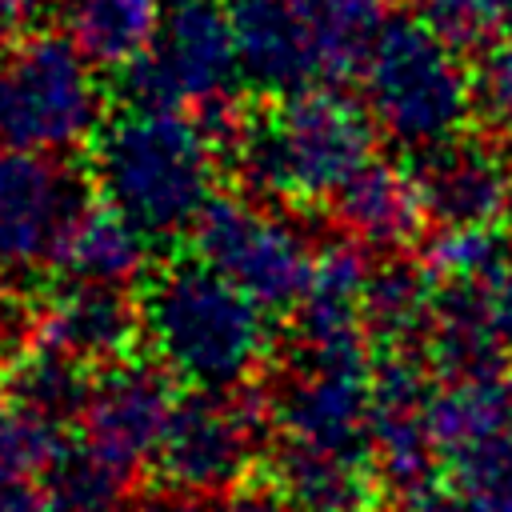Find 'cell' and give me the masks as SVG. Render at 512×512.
<instances>
[{"label": "cell", "instance_id": "obj_18", "mask_svg": "<svg viewBox=\"0 0 512 512\" xmlns=\"http://www.w3.org/2000/svg\"><path fill=\"white\" fill-rule=\"evenodd\" d=\"M432 312H436V276L424 268V260L416 264V260H404V252H396V256H384L380 268H372L360 320L376 356H388V352L424 356Z\"/></svg>", "mask_w": 512, "mask_h": 512}, {"label": "cell", "instance_id": "obj_31", "mask_svg": "<svg viewBox=\"0 0 512 512\" xmlns=\"http://www.w3.org/2000/svg\"><path fill=\"white\" fill-rule=\"evenodd\" d=\"M224 512H296L272 484H260V488H240L228 496Z\"/></svg>", "mask_w": 512, "mask_h": 512}, {"label": "cell", "instance_id": "obj_21", "mask_svg": "<svg viewBox=\"0 0 512 512\" xmlns=\"http://www.w3.org/2000/svg\"><path fill=\"white\" fill-rule=\"evenodd\" d=\"M168 0H64V32L96 64L128 72L156 40Z\"/></svg>", "mask_w": 512, "mask_h": 512}, {"label": "cell", "instance_id": "obj_30", "mask_svg": "<svg viewBox=\"0 0 512 512\" xmlns=\"http://www.w3.org/2000/svg\"><path fill=\"white\" fill-rule=\"evenodd\" d=\"M48 0H0V44H12L28 36V28L40 20Z\"/></svg>", "mask_w": 512, "mask_h": 512}, {"label": "cell", "instance_id": "obj_14", "mask_svg": "<svg viewBox=\"0 0 512 512\" xmlns=\"http://www.w3.org/2000/svg\"><path fill=\"white\" fill-rule=\"evenodd\" d=\"M428 224H512V160L484 140H448L416 168Z\"/></svg>", "mask_w": 512, "mask_h": 512}, {"label": "cell", "instance_id": "obj_2", "mask_svg": "<svg viewBox=\"0 0 512 512\" xmlns=\"http://www.w3.org/2000/svg\"><path fill=\"white\" fill-rule=\"evenodd\" d=\"M140 324L152 360L188 388H244L272 356L268 308L200 256L148 276Z\"/></svg>", "mask_w": 512, "mask_h": 512}, {"label": "cell", "instance_id": "obj_1", "mask_svg": "<svg viewBox=\"0 0 512 512\" xmlns=\"http://www.w3.org/2000/svg\"><path fill=\"white\" fill-rule=\"evenodd\" d=\"M220 128L188 108L132 100L92 140L100 200L120 208L148 240L192 236L220 184Z\"/></svg>", "mask_w": 512, "mask_h": 512}, {"label": "cell", "instance_id": "obj_6", "mask_svg": "<svg viewBox=\"0 0 512 512\" xmlns=\"http://www.w3.org/2000/svg\"><path fill=\"white\" fill-rule=\"evenodd\" d=\"M240 52L228 0H168L152 48L128 68V92L144 104H168L208 116L216 128L232 116L240 88Z\"/></svg>", "mask_w": 512, "mask_h": 512}, {"label": "cell", "instance_id": "obj_22", "mask_svg": "<svg viewBox=\"0 0 512 512\" xmlns=\"http://www.w3.org/2000/svg\"><path fill=\"white\" fill-rule=\"evenodd\" d=\"M92 380L96 376H92V368L84 360L36 340L32 348H24L12 360L0 396H8L16 404H28V408H36V412H44V416H52V420L72 428L84 416Z\"/></svg>", "mask_w": 512, "mask_h": 512}, {"label": "cell", "instance_id": "obj_28", "mask_svg": "<svg viewBox=\"0 0 512 512\" xmlns=\"http://www.w3.org/2000/svg\"><path fill=\"white\" fill-rule=\"evenodd\" d=\"M0 512H56V504L32 472L0 464Z\"/></svg>", "mask_w": 512, "mask_h": 512}, {"label": "cell", "instance_id": "obj_7", "mask_svg": "<svg viewBox=\"0 0 512 512\" xmlns=\"http://www.w3.org/2000/svg\"><path fill=\"white\" fill-rule=\"evenodd\" d=\"M316 240L288 220L284 204L216 192L192 228V252L236 280L268 312H292L308 288Z\"/></svg>", "mask_w": 512, "mask_h": 512}, {"label": "cell", "instance_id": "obj_9", "mask_svg": "<svg viewBox=\"0 0 512 512\" xmlns=\"http://www.w3.org/2000/svg\"><path fill=\"white\" fill-rule=\"evenodd\" d=\"M440 472L488 512H512V384L508 376L440 380L432 396Z\"/></svg>", "mask_w": 512, "mask_h": 512}, {"label": "cell", "instance_id": "obj_15", "mask_svg": "<svg viewBox=\"0 0 512 512\" xmlns=\"http://www.w3.org/2000/svg\"><path fill=\"white\" fill-rule=\"evenodd\" d=\"M244 84L280 96L308 84H332L320 40L296 0H228Z\"/></svg>", "mask_w": 512, "mask_h": 512}, {"label": "cell", "instance_id": "obj_3", "mask_svg": "<svg viewBox=\"0 0 512 512\" xmlns=\"http://www.w3.org/2000/svg\"><path fill=\"white\" fill-rule=\"evenodd\" d=\"M228 144L248 196L316 204L332 200V192L376 156V124L364 104L328 84H308L272 96L260 116L236 120Z\"/></svg>", "mask_w": 512, "mask_h": 512}, {"label": "cell", "instance_id": "obj_12", "mask_svg": "<svg viewBox=\"0 0 512 512\" xmlns=\"http://www.w3.org/2000/svg\"><path fill=\"white\" fill-rule=\"evenodd\" d=\"M424 356L388 352L372 368V460L380 484L400 496L432 488L440 452L432 436V396Z\"/></svg>", "mask_w": 512, "mask_h": 512}, {"label": "cell", "instance_id": "obj_19", "mask_svg": "<svg viewBox=\"0 0 512 512\" xmlns=\"http://www.w3.org/2000/svg\"><path fill=\"white\" fill-rule=\"evenodd\" d=\"M372 264L368 248L352 236H332L316 248L308 288L300 304L292 308V336L312 340H340V336H364V288H368Z\"/></svg>", "mask_w": 512, "mask_h": 512}, {"label": "cell", "instance_id": "obj_32", "mask_svg": "<svg viewBox=\"0 0 512 512\" xmlns=\"http://www.w3.org/2000/svg\"><path fill=\"white\" fill-rule=\"evenodd\" d=\"M24 328H32V312L24 316V312H20V304H16V296L0 284V348L16 344Z\"/></svg>", "mask_w": 512, "mask_h": 512}, {"label": "cell", "instance_id": "obj_17", "mask_svg": "<svg viewBox=\"0 0 512 512\" xmlns=\"http://www.w3.org/2000/svg\"><path fill=\"white\" fill-rule=\"evenodd\" d=\"M272 488L296 512H372L376 504V464L300 448L288 440H268L264 448Z\"/></svg>", "mask_w": 512, "mask_h": 512}, {"label": "cell", "instance_id": "obj_27", "mask_svg": "<svg viewBox=\"0 0 512 512\" xmlns=\"http://www.w3.org/2000/svg\"><path fill=\"white\" fill-rule=\"evenodd\" d=\"M124 512H216V508H212V496L160 480L144 492H132Z\"/></svg>", "mask_w": 512, "mask_h": 512}, {"label": "cell", "instance_id": "obj_33", "mask_svg": "<svg viewBox=\"0 0 512 512\" xmlns=\"http://www.w3.org/2000/svg\"><path fill=\"white\" fill-rule=\"evenodd\" d=\"M508 384H512V364H508Z\"/></svg>", "mask_w": 512, "mask_h": 512}, {"label": "cell", "instance_id": "obj_8", "mask_svg": "<svg viewBox=\"0 0 512 512\" xmlns=\"http://www.w3.org/2000/svg\"><path fill=\"white\" fill-rule=\"evenodd\" d=\"M264 388H188L152 456L160 480L224 496L236 492L256 456L268 448Z\"/></svg>", "mask_w": 512, "mask_h": 512}, {"label": "cell", "instance_id": "obj_23", "mask_svg": "<svg viewBox=\"0 0 512 512\" xmlns=\"http://www.w3.org/2000/svg\"><path fill=\"white\" fill-rule=\"evenodd\" d=\"M44 476L56 512H124L132 500V472L88 444H72Z\"/></svg>", "mask_w": 512, "mask_h": 512}, {"label": "cell", "instance_id": "obj_11", "mask_svg": "<svg viewBox=\"0 0 512 512\" xmlns=\"http://www.w3.org/2000/svg\"><path fill=\"white\" fill-rule=\"evenodd\" d=\"M176 384L180 380L160 360L124 356L116 364H104L80 416L84 444L136 476L164 440V428L180 400Z\"/></svg>", "mask_w": 512, "mask_h": 512}, {"label": "cell", "instance_id": "obj_25", "mask_svg": "<svg viewBox=\"0 0 512 512\" xmlns=\"http://www.w3.org/2000/svg\"><path fill=\"white\" fill-rule=\"evenodd\" d=\"M68 432H72L68 424L0 396V464L32 472V476L48 472L72 448Z\"/></svg>", "mask_w": 512, "mask_h": 512}, {"label": "cell", "instance_id": "obj_13", "mask_svg": "<svg viewBox=\"0 0 512 512\" xmlns=\"http://www.w3.org/2000/svg\"><path fill=\"white\" fill-rule=\"evenodd\" d=\"M32 340L52 344L88 368L116 364L132 356V344L144 340L140 300L124 284L96 280H60L32 308Z\"/></svg>", "mask_w": 512, "mask_h": 512}, {"label": "cell", "instance_id": "obj_24", "mask_svg": "<svg viewBox=\"0 0 512 512\" xmlns=\"http://www.w3.org/2000/svg\"><path fill=\"white\" fill-rule=\"evenodd\" d=\"M296 4L320 40L328 80H340L360 68V56L372 32L384 24V8H388V0H296Z\"/></svg>", "mask_w": 512, "mask_h": 512}, {"label": "cell", "instance_id": "obj_20", "mask_svg": "<svg viewBox=\"0 0 512 512\" xmlns=\"http://www.w3.org/2000/svg\"><path fill=\"white\" fill-rule=\"evenodd\" d=\"M152 240L108 200H88L68 224L52 268L68 280L124 284L132 288L148 268Z\"/></svg>", "mask_w": 512, "mask_h": 512}, {"label": "cell", "instance_id": "obj_16", "mask_svg": "<svg viewBox=\"0 0 512 512\" xmlns=\"http://www.w3.org/2000/svg\"><path fill=\"white\" fill-rule=\"evenodd\" d=\"M328 212L344 236H352L356 244H364L368 252H380V256L416 248V240L428 224L416 168H400V164L376 160V156L332 192Z\"/></svg>", "mask_w": 512, "mask_h": 512}, {"label": "cell", "instance_id": "obj_26", "mask_svg": "<svg viewBox=\"0 0 512 512\" xmlns=\"http://www.w3.org/2000/svg\"><path fill=\"white\" fill-rule=\"evenodd\" d=\"M424 20L460 52H492L512 36V0H424Z\"/></svg>", "mask_w": 512, "mask_h": 512}, {"label": "cell", "instance_id": "obj_29", "mask_svg": "<svg viewBox=\"0 0 512 512\" xmlns=\"http://www.w3.org/2000/svg\"><path fill=\"white\" fill-rule=\"evenodd\" d=\"M404 512H488L480 508L472 496H464L460 488H420L412 496H404Z\"/></svg>", "mask_w": 512, "mask_h": 512}, {"label": "cell", "instance_id": "obj_5", "mask_svg": "<svg viewBox=\"0 0 512 512\" xmlns=\"http://www.w3.org/2000/svg\"><path fill=\"white\" fill-rule=\"evenodd\" d=\"M104 92L72 36L28 32L0 52V148L72 152L96 140Z\"/></svg>", "mask_w": 512, "mask_h": 512}, {"label": "cell", "instance_id": "obj_4", "mask_svg": "<svg viewBox=\"0 0 512 512\" xmlns=\"http://www.w3.org/2000/svg\"><path fill=\"white\" fill-rule=\"evenodd\" d=\"M356 80L376 132L416 156L464 136L476 112V80L464 52L424 16H384L360 56Z\"/></svg>", "mask_w": 512, "mask_h": 512}, {"label": "cell", "instance_id": "obj_10", "mask_svg": "<svg viewBox=\"0 0 512 512\" xmlns=\"http://www.w3.org/2000/svg\"><path fill=\"white\" fill-rule=\"evenodd\" d=\"M84 204V180L60 152L0 148V272L24 276L52 268L56 248Z\"/></svg>", "mask_w": 512, "mask_h": 512}]
</instances>
